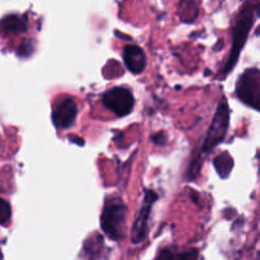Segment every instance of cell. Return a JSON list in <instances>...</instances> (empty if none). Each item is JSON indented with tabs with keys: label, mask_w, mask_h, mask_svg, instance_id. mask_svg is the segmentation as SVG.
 <instances>
[{
	"label": "cell",
	"mask_w": 260,
	"mask_h": 260,
	"mask_svg": "<svg viewBox=\"0 0 260 260\" xmlns=\"http://www.w3.org/2000/svg\"><path fill=\"white\" fill-rule=\"evenodd\" d=\"M256 8L248 7L241 12L239 15V19L236 22L235 28H234V41H233V48H231V53L229 56V61L225 66V73H229L234 69V66L238 62V58L240 56L241 48L244 47L248 38L249 32H250L251 27L254 23V12Z\"/></svg>",
	"instance_id": "obj_2"
},
{
	"label": "cell",
	"mask_w": 260,
	"mask_h": 260,
	"mask_svg": "<svg viewBox=\"0 0 260 260\" xmlns=\"http://www.w3.org/2000/svg\"><path fill=\"white\" fill-rule=\"evenodd\" d=\"M157 200V194L152 190H146L144 197V203H142L141 210L139 211L136 221L132 228V243L140 244L146 239L147 231H149V217L151 212L152 205Z\"/></svg>",
	"instance_id": "obj_6"
},
{
	"label": "cell",
	"mask_w": 260,
	"mask_h": 260,
	"mask_svg": "<svg viewBox=\"0 0 260 260\" xmlns=\"http://www.w3.org/2000/svg\"><path fill=\"white\" fill-rule=\"evenodd\" d=\"M236 93L241 102L260 111V71L249 69L239 79Z\"/></svg>",
	"instance_id": "obj_3"
},
{
	"label": "cell",
	"mask_w": 260,
	"mask_h": 260,
	"mask_svg": "<svg viewBox=\"0 0 260 260\" xmlns=\"http://www.w3.org/2000/svg\"><path fill=\"white\" fill-rule=\"evenodd\" d=\"M165 140H167V136H165V134H157L155 135V136H152V141L155 142V144H164Z\"/></svg>",
	"instance_id": "obj_14"
},
{
	"label": "cell",
	"mask_w": 260,
	"mask_h": 260,
	"mask_svg": "<svg viewBox=\"0 0 260 260\" xmlns=\"http://www.w3.org/2000/svg\"><path fill=\"white\" fill-rule=\"evenodd\" d=\"M126 206L121 200L107 203L102 213V229L112 240L119 241L126 235Z\"/></svg>",
	"instance_id": "obj_1"
},
{
	"label": "cell",
	"mask_w": 260,
	"mask_h": 260,
	"mask_svg": "<svg viewBox=\"0 0 260 260\" xmlns=\"http://www.w3.org/2000/svg\"><path fill=\"white\" fill-rule=\"evenodd\" d=\"M198 253L196 250L185 251V253H175V251L165 249L159 254L156 260H197Z\"/></svg>",
	"instance_id": "obj_12"
},
{
	"label": "cell",
	"mask_w": 260,
	"mask_h": 260,
	"mask_svg": "<svg viewBox=\"0 0 260 260\" xmlns=\"http://www.w3.org/2000/svg\"><path fill=\"white\" fill-rule=\"evenodd\" d=\"M213 165H215L216 170H217L218 175H220L221 178H228L229 175H230L231 170H233L234 160L229 152H222V154H220L218 156L215 157Z\"/></svg>",
	"instance_id": "obj_10"
},
{
	"label": "cell",
	"mask_w": 260,
	"mask_h": 260,
	"mask_svg": "<svg viewBox=\"0 0 260 260\" xmlns=\"http://www.w3.org/2000/svg\"><path fill=\"white\" fill-rule=\"evenodd\" d=\"M198 5L196 0H180L179 17L183 22L189 23L197 18Z\"/></svg>",
	"instance_id": "obj_11"
},
{
	"label": "cell",
	"mask_w": 260,
	"mask_h": 260,
	"mask_svg": "<svg viewBox=\"0 0 260 260\" xmlns=\"http://www.w3.org/2000/svg\"><path fill=\"white\" fill-rule=\"evenodd\" d=\"M27 29V20L24 17L17 14H10L0 20V32L5 35L24 32Z\"/></svg>",
	"instance_id": "obj_9"
},
{
	"label": "cell",
	"mask_w": 260,
	"mask_h": 260,
	"mask_svg": "<svg viewBox=\"0 0 260 260\" xmlns=\"http://www.w3.org/2000/svg\"><path fill=\"white\" fill-rule=\"evenodd\" d=\"M103 104L109 111L116 113L117 116L123 117L131 113L135 101L132 93L128 89L118 88L117 86V88L111 89V90H108L104 94Z\"/></svg>",
	"instance_id": "obj_5"
},
{
	"label": "cell",
	"mask_w": 260,
	"mask_h": 260,
	"mask_svg": "<svg viewBox=\"0 0 260 260\" xmlns=\"http://www.w3.org/2000/svg\"><path fill=\"white\" fill-rule=\"evenodd\" d=\"M229 118H230L229 106L225 101H222L218 104L217 111H216L212 123H211L210 129H208L207 136H206L205 144H203V151H210L212 147H215L216 145L223 141L226 132H228Z\"/></svg>",
	"instance_id": "obj_4"
},
{
	"label": "cell",
	"mask_w": 260,
	"mask_h": 260,
	"mask_svg": "<svg viewBox=\"0 0 260 260\" xmlns=\"http://www.w3.org/2000/svg\"><path fill=\"white\" fill-rule=\"evenodd\" d=\"M76 116H78V106L74 99L66 98L56 106L52 113V121L56 127L65 129L73 126Z\"/></svg>",
	"instance_id": "obj_7"
},
{
	"label": "cell",
	"mask_w": 260,
	"mask_h": 260,
	"mask_svg": "<svg viewBox=\"0 0 260 260\" xmlns=\"http://www.w3.org/2000/svg\"><path fill=\"white\" fill-rule=\"evenodd\" d=\"M10 216H12V208H10V205L7 201L0 198V225L8 223V221L10 220Z\"/></svg>",
	"instance_id": "obj_13"
},
{
	"label": "cell",
	"mask_w": 260,
	"mask_h": 260,
	"mask_svg": "<svg viewBox=\"0 0 260 260\" xmlns=\"http://www.w3.org/2000/svg\"><path fill=\"white\" fill-rule=\"evenodd\" d=\"M124 63L126 68L131 71L132 74H140L146 68V56L145 52L139 47V46H127L123 52Z\"/></svg>",
	"instance_id": "obj_8"
}]
</instances>
